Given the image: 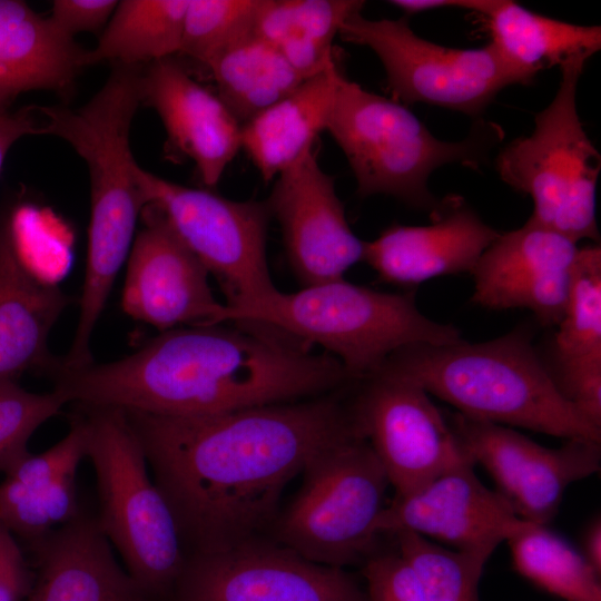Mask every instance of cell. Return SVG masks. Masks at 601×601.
I'll return each mask as SVG.
<instances>
[{
	"label": "cell",
	"mask_w": 601,
	"mask_h": 601,
	"mask_svg": "<svg viewBox=\"0 0 601 601\" xmlns=\"http://www.w3.org/2000/svg\"><path fill=\"white\" fill-rule=\"evenodd\" d=\"M206 66L216 82L217 96L240 125L306 80L254 30L228 45Z\"/></svg>",
	"instance_id": "484cf974"
},
{
	"label": "cell",
	"mask_w": 601,
	"mask_h": 601,
	"mask_svg": "<svg viewBox=\"0 0 601 601\" xmlns=\"http://www.w3.org/2000/svg\"><path fill=\"white\" fill-rule=\"evenodd\" d=\"M474 465L465 455L414 491L394 495L377 518V534L408 531L456 551L490 558L529 522L479 480Z\"/></svg>",
	"instance_id": "4fadbf2b"
},
{
	"label": "cell",
	"mask_w": 601,
	"mask_h": 601,
	"mask_svg": "<svg viewBox=\"0 0 601 601\" xmlns=\"http://www.w3.org/2000/svg\"><path fill=\"white\" fill-rule=\"evenodd\" d=\"M342 71L336 61L242 125L240 144L269 183L314 148L326 130Z\"/></svg>",
	"instance_id": "7402d4cb"
},
{
	"label": "cell",
	"mask_w": 601,
	"mask_h": 601,
	"mask_svg": "<svg viewBox=\"0 0 601 601\" xmlns=\"http://www.w3.org/2000/svg\"><path fill=\"white\" fill-rule=\"evenodd\" d=\"M76 406L97 479L98 525L132 579L152 598L167 601L186 552L141 445L122 410Z\"/></svg>",
	"instance_id": "5b68a950"
},
{
	"label": "cell",
	"mask_w": 601,
	"mask_h": 601,
	"mask_svg": "<svg viewBox=\"0 0 601 601\" xmlns=\"http://www.w3.org/2000/svg\"><path fill=\"white\" fill-rule=\"evenodd\" d=\"M266 201L302 287L344 278L363 260L364 242L352 231L334 177L322 169L314 148L275 178Z\"/></svg>",
	"instance_id": "9a60e30c"
},
{
	"label": "cell",
	"mask_w": 601,
	"mask_h": 601,
	"mask_svg": "<svg viewBox=\"0 0 601 601\" xmlns=\"http://www.w3.org/2000/svg\"><path fill=\"white\" fill-rule=\"evenodd\" d=\"M577 259V258H575ZM573 267L544 273L508 294L496 311L529 309L541 326L556 327L569 304Z\"/></svg>",
	"instance_id": "d6a6232c"
},
{
	"label": "cell",
	"mask_w": 601,
	"mask_h": 601,
	"mask_svg": "<svg viewBox=\"0 0 601 601\" xmlns=\"http://www.w3.org/2000/svg\"><path fill=\"white\" fill-rule=\"evenodd\" d=\"M38 107H26L16 112L0 111V170L9 149L27 135H42V121L37 120Z\"/></svg>",
	"instance_id": "8d00e7d4"
},
{
	"label": "cell",
	"mask_w": 601,
	"mask_h": 601,
	"mask_svg": "<svg viewBox=\"0 0 601 601\" xmlns=\"http://www.w3.org/2000/svg\"><path fill=\"white\" fill-rule=\"evenodd\" d=\"M540 354V353H539ZM555 386L587 420L601 426V247H580L569 304L540 355Z\"/></svg>",
	"instance_id": "d6986e66"
},
{
	"label": "cell",
	"mask_w": 601,
	"mask_h": 601,
	"mask_svg": "<svg viewBox=\"0 0 601 601\" xmlns=\"http://www.w3.org/2000/svg\"><path fill=\"white\" fill-rule=\"evenodd\" d=\"M352 386L354 421L395 496L414 491L466 455L445 415L418 384L378 371Z\"/></svg>",
	"instance_id": "30bf717a"
},
{
	"label": "cell",
	"mask_w": 601,
	"mask_h": 601,
	"mask_svg": "<svg viewBox=\"0 0 601 601\" xmlns=\"http://www.w3.org/2000/svg\"><path fill=\"white\" fill-rule=\"evenodd\" d=\"M259 322L334 356L354 378L376 373L398 349L446 345L462 339L451 324L435 322L417 307L414 292L385 293L344 278L278 288L257 299L224 306L217 323Z\"/></svg>",
	"instance_id": "3957f363"
},
{
	"label": "cell",
	"mask_w": 601,
	"mask_h": 601,
	"mask_svg": "<svg viewBox=\"0 0 601 601\" xmlns=\"http://www.w3.org/2000/svg\"><path fill=\"white\" fill-rule=\"evenodd\" d=\"M326 131L345 155L359 197L387 195L431 215L444 201L427 187L431 174L455 162L476 168L500 138L497 126L480 124L464 140H441L401 102L343 73Z\"/></svg>",
	"instance_id": "277c9868"
},
{
	"label": "cell",
	"mask_w": 601,
	"mask_h": 601,
	"mask_svg": "<svg viewBox=\"0 0 601 601\" xmlns=\"http://www.w3.org/2000/svg\"><path fill=\"white\" fill-rule=\"evenodd\" d=\"M63 405L55 391L33 393L17 381H0V472L8 473L30 453L28 442L35 431Z\"/></svg>",
	"instance_id": "1f68e13d"
},
{
	"label": "cell",
	"mask_w": 601,
	"mask_h": 601,
	"mask_svg": "<svg viewBox=\"0 0 601 601\" xmlns=\"http://www.w3.org/2000/svg\"><path fill=\"white\" fill-rule=\"evenodd\" d=\"M86 50L26 2L0 0V111L30 90L66 92Z\"/></svg>",
	"instance_id": "44dd1931"
},
{
	"label": "cell",
	"mask_w": 601,
	"mask_h": 601,
	"mask_svg": "<svg viewBox=\"0 0 601 601\" xmlns=\"http://www.w3.org/2000/svg\"><path fill=\"white\" fill-rule=\"evenodd\" d=\"M499 0H393L390 4L406 14L425 12L441 8H460L487 17L497 6Z\"/></svg>",
	"instance_id": "74e56055"
},
{
	"label": "cell",
	"mask_w": 601,
	"mask_h": 601,
	"mask_svg": "<svg viewBox=\"0 0 601 601\" xmlns=\"http://www.w3.org/2000/svg\"><path fill=\"white\" fill-rule=\"evenodd\" d=\"M492 43L502 56L535 78L539 71L560 68L579 58L590 59L601 48L599 26H579L499 0L485 17Z\"/></svg>",
	"instance_id": "cb8c5ba5"
},
{
	"label": "cell",
	"mask_w": 601,
	"mask_h": 601,
	"mask_svg": "<svg viewBox=\"0 0 601 601\" xmlns=\"http://www.w3.org/2000/svg\"><path fill=\"white\" fill-rule=\"evenodd\" d=\"M70 300L32 272L12 229L0 230V381L52 367L49 335Z\"/></svg>",
	"instance_id": "ffe728a7"
},
{
	"label": "cell",
	"mask_w": 601,
	"mask_h": 601,
	"mask_svg": "<svg viewBox=\"0 0 601 601\" xmlns=\"http://www.w3.org/2000/svg\"><path fill=\"white\" fill-rule=\"evenodd\" d=\"M22 548L33 571L26 601H158L120 565L85 511Z\"/></svg>",
	"instance_id": "e0dca14e"
},
{
	"label": "cell",
	"mask_w": 601,
	"mask_h": 601,
	"mask_svg": "<svg viewBox=\"0 0 601 601\" xmlns=\"http://www.w3.org/2000/svg\"><path fill=\"white\" fill-rule=\"evenodd\" d=\"M141 102L152 107L168 144L196 165L201 181L215 187L235 158L242 125L219 97L194 80L171 57L141 71Z\"/></svg>",
	"instance_id": "ac0fdd59"
},
{
	"label": "cell",
	"mask_w": 601,
	"mask_h": 601,
	"mask_svg": "<svg viewBox=\"0 0 601 601\" xmlns=\"http://www.w3.org/2000/svg\"><path fill=\"white\" fill-rule=\"evenodd\" d=\"M588 59L561 67L552 101L534 117L530 136L516 138L496 158L500 178L531 197L528 220L579 243L599 244L595 216L601 156L589 139L577 110V89Z\"/></svg>",
	"instance_id": "8992f818"
},
{
	"label": "cell",
	"mask_w": 601,
	"mask_h": 601,
	"mask_svg": "<svg viewBox=\"0 0 601 601\" xmlns=\"http://www.w3.org/2000/svg\"><path fill=\"white\" fill-rule=\"evenodd\" d=\"M393 535L426 601H480L479 583L489 556L447 549L408 531Z\"/></svg>",
	"instance_id": "f1b7e54d"
},
{
	"label": "cell",
	"mask_w": 601,
	"mask_h": 601,
	"mask_svg": "<svg viewBox=\"0 0 601 601\" xmlns=\"http://www.w3.org/2000/svg\"><path fill=\"white\" fill-rule=\"evenodd\" d=\"M32 579L23 548L0 523V601H26Z\"/></svg>",
	"instance_id": "e575fe53"
},
{
	"label": "cell",
	"mask_w": 601,
	"mask_h": 601,
	"mask_svg": "<svg viewBox=\"0 0 601 601\" xmlns=\"http://www.w3.org/2000/svg\"><path fill=\"white\" fill-rule=\"evenodd\" d=\"M367 601H426L420 584L398 552H375L365 562Z\"/></svg>",
	"instance_id": "836d02e7"
},
{
	"label": "cell",
	"mask_w": 601,
	"mask_h": 601,
	"mask_svg": "<svg viewBox=\"0 0 601 601\" xmlns=\"http://www.w3.org/2000/svg\"><path fill=\"white\" fill-rule=\"evenodd\" d=\"M188 0H122L96 47L86 50L85 66L101 61L138 66L180 51Z\"/></svg>",
	"instance_id": "4316f807"
},
{
	"label": "cell",
	"mask_w": 601,
	"mask_h": 601,
	"mask_svg": "<svg viewBox=\"0 0 601 601\" xmlns=\"http://www.w3.org/2000/svg\"><path fill=\"white\" fill-rule=\"evenodd\" d=\"M499 235L454 195L444 198L430 225H391L364 242L363 260L381 280L413 286L439 276L472 274Z\"/></svg>",
	"instance_id": "2e32d148"
},
{
	"label": "cell",
	"mask_w": 601,
	"mask_h": 601,
	"mask_svg": "<svg viewBox=\"0 0 601 601\" xmlns=\"http://www.w3.org/2000/svg\"><path fill=\"white\" fill-rule=\"evenodd\" d=\"M116 0H55L50 21L66 36L96 31L112 16Z\"/></svg>",
	"instance_id": "d590c367"
},
{
	"label": "cell",
	"mask_w": 601,
	"mask_h": 601,
	"mask_svg": "<svg viewBox=\"0 0 601 601\" xmlns=\"http://www.w3.org/2000/svg\"><path fill=\"white\" fill-rule=\"evenodd\" d=\"M578 243L563 234L528 220L522 227L500 233L485 249L473 273L472 303L497 309L511 292L552 270L570 268Z\"/></svg>",
	"instance_id": "d4e9b609"
},
{
	"label": "cell",
	"mask_w": 601,
	"mask_h": 601,
	"mask_svg": "<svg viewBox=\"0 0 601 601\" xmlns=\"http://www.w3.org/2000/svg\"><path fill=\"white\" fill-rule=\"evenodd\" d=\"M167 601H367V595L343 568L256 538L186 555Z\"/></svg>",
	"instance_id": "8fae6325"
},
{
	"label": "cell",
	"mask_w": 601,
	"mask_h": 601,
	"mask_svg": "<svg viewBox=\"0 0 601 601\" xmlns=\"http://www.w3.org/2000/svg\"><path fill=\"white\" fill-rule=\"evenodd\" d=\"M82 511L77 472L61 475L38 491L0 484V523L22 546L70 522Z\"/></svg>",
	"instance_id": "f546056e"
},
{
	"label": "cell",
	"mask_w": 601,
	"mask_h": 601,
	"mask_svg": "<svg viewBox=\"0 0 601 601\" xmlns=\"http://www.w3.org/2000/svg\"><path fill=\"white\" fill-rule=\"evenodd\" d=\"M589 564L601 572V522L594 519L588 526L583 536V551L581 552Z\"/></svg>",
	"instance_id": "f35d334b"
},
{
	"label": "cell",
	"mask_w": 601,
	"mask_h": 601,
	"mask_svg": "<svg viewBox=\"0 0 601 601\" xmlns=\"http://www.w3.org/2000/svg\"><path fill=\"white\" fill-rule=\"evenodd\" d=\"M346 387V386H345ZM211 415L124 411L186 555L259 538L286 485L317 454L361 435L344 388Z\"/></svg>",
	"instance_id": "6da1fadb"
},
{
	"label": "cell",
	"mask_w": 601,
	"mask_h": 601,
	"mask_svg": "<svg viewBox=\"0 0 601 601\" xmlns=\"http://www.w3.org/2000/svg\"><path fill=\"white\" fill-rule=\"evenodd\" d=\"M378 371L413 381L473 420L601 443V427L559 392L528 325L482 343L406 346Z\"/></svg>",
	"instance_id": "7a4b0ae2"
},
{
	"label": "cell",
	"mask_w": 601,
	"mask_h": 601,
	"mask_svg": "<svg viewBox=\"0 0 601 601\" xmlns=\"http://www.w3.org/2000/svg\"><path fill=\"white\" fill-rule=\"evenodd\" d=\"M461 449L482 465L516 515L546 525L556 514L570 484L600 470L601 445L566 440L558 449L544 447L513 427L445 415Z\"/></svg>",
	"instance_id": "7c38bea8"
},
{
	"label": "cell",
	"mask_w": 601,
	"mask_h": 601,
	"mask_svg": "<svg viewBox=\"0 0 601 601\" xmlns=\"http://www.w3.org/2000/svg\"><path fill=\"white\" fill-rule=\"evenodd\" d=\"M338 35L377 56L397 102H422L479 116L504 88L534 80L492 42L476 49L444 47L417 36L406 17L372 20L358 12L344 22Z\"/></svg>",
	"instance_id": "ba28073f"
},
{
	"label": "cell",
	"mask_w": 601,
	"mask_h": 601,
	"mask_svg": "<svg viewBox=\"0 0 601 601\" xmlns=\"http://www.w3.org/2000/svg\"><path fill=\"white\" fill-rule=\"evenodd\" d=\"M359 0H262L254 31L308 79L336 60L333 41Z\"/></svg>",
	"instance_id": "603a6c76"
},
{
	"label": "cell",
	"mask_w": 601,
	"mask_h": 601,
	"mask_svg": "<svg viewBox=\"0 0 601 601\" xmlns=\"http://www.w3.org/2000/svg\"><path fill=\"white\" fill-rule=\"evenodd\" d=\"M506 542L514 569L535 585L565 601H601L600 573L546 525L529 522Z\"/></svg>",
	"instance_id": "83f0119b"
},
{
	"label": "cell",
	"mask_w": 601,
	"mask_h": 601,
	"mask_svg": "<svg viewBox=\"0 0 601 601\" xmlns=\"http://www.w3.org/2000/svg\"><path fill=\"white\" fill-rule=\"evenodd\" d=\"M135 176L145 205L161 211L179 239L220 286L226 305L247 303L277 289L268 268L267 201L233 200L179 185L138 164Z\"/></svg>",
	"instance_id": "9c48e42d"
},
{
	"label": "cell",
	"mask_w": 601,
	"mask_h": 601,
	"mask_svg": "<svg viewBox=\"0 0 601 601\" xmlns=\"http://www.w3.org/2000/svg\"><path fill=\"white\" fill-rule=\"evenodd\" d=\"M302 485L274 525L275 542L315 563L365 562L378 536L390 482L368 442L356 435L312 459Z\"/></svg>",
	"instance_id": "52a82bcc"
},
{
	"label": "cell",
	"mask_w": 601,
	"mask_h": 601,
	"mask_svg": "<svg viewBox=\"0 0 601 601\" xmlns=\"http://www.w3.org/2000/svg\"><path fill=\"white\" fill-rule=\"evenodd\" d=\"M262 0H188L180 53L207 65L254 30Z\"/></svg>",
	"instance_id": "4dcf8cb0"
},
{
	"label": "cell",
	"mask_w": 601,
	"mask_h": 601,
	"mask_svg": "<svg viewBox=\"0 0 601 601\" xmlns=\"http://www.w3.org/2000/svg\"><path fill=\"white\" fill-rule=\"evenodd\" d=\"M139 223L127 258L122 311L159 333L217 324L224 303L210 288L207 268L155 206H144Z\"/></svg>",
	"instance_id": "5bb4252c"
}]
</instances>
